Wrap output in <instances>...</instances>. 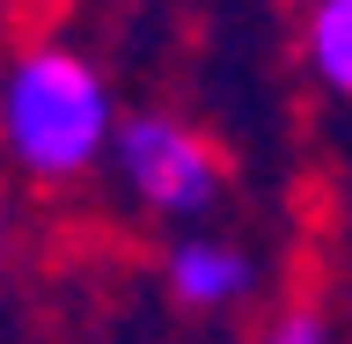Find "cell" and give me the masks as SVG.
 <instances>
[{
    "label": "cell",
    "instance_id": "cell-3",
    "mask_svg": "<svg viewBox=\"0 0 352 344\" xmlns=\"http://www.w3.org/2000/svg\"><path fill=\"white\" fill-rule=\"evenodd\" d=\"M162 293H169L184 315H198V323L242 315V308L264 301V257L242 235L184 227V235H169V249H162Z\"/></svg>",
    "mask_w": 352,
    "mask_h": 344
},
{
    "label": "cell",
    "instance_id": "cell-4",
    "mask_svg": "<svg viewBox=\"0 0 352 344\" xmlns=\"http://www.w3.org/2000/svg\"><path fill=\"white\" fill-rule=\"evenodd\" d=\"M294 59L301 81L330 110L352 95V0H301L294 8Z\"/></svg>",
    "mask_w": 352,
    "mask_h": 344
},
{
    "label": "cell",
    "instance_id": "cell-1",
    "mask_svg": "<svg viewBox=\"0 0 352 344\" xmlns=\"http://www.w3.org/2000/svg\"><path fill=\"white\" fill-rule=\"evenodd\" d=\"M125 103L103 59L74 37H22L0 59V176L22 191H81L103 176Z\"/></svg>",
    "mask_w": 352,
    "mask_h": 344
},
{
    "label": "cell",
    "instance_id": "cell-6",
    "mask_svg": "<svg viewBox=\"0 0 352 344\" xmlns=\"http://www.w3.org/2000/svg\"><path fill=\"white\" fill-rule=\"evenodd\" d=\"M8 279H15V205L0 191V301H8Z\"/></svg>",
    "mask_w": 352,
    "mask_h": 344
},
{
    "label": "cell",
    "instance_id": "cell-5",
    "mask_svg": "<svg viewBox=\"0 0 352 344\" xmlns=\"http://www.w3.org/2000/svg\"><path fill=\"white\" fill-rule=\"evenodd\" d=\"M257 344H345V330H338V308H330L323 286H301V293L264 308Z\"/></svg>",
    "mask_w": 352,
    "mask_h": 344
},
{
    "label": "cell",
    "instance_id": "cell-2",
    "mask_svg": "<svg viewBox=\"0 0 352 344\" xmlns=\"http://www.w3.org/2000/svg\"><path fill=\"white\" fill-rule=\"evenodd\" d=\"M103 176L118 183V198L140 220H162L176 235L184 227H213L228 191H235V161L213 139V125H198V117H184L169 103H147V110L118 117Z\"/></svg>",
    "mask_w": 352,
    "mask_h": 344
}]
</instances>
